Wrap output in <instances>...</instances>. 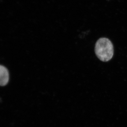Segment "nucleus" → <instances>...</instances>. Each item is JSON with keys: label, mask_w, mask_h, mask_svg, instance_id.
Returning <instances> with one entry per match:
<instances>
[{"label": "nucleus", "mask_w": 127, "mask_h": 127, "mask_svg": "<svg viewBox=\"0 0 127 127\" xmlns=\"http://www.w3.org/2000/svg\"><path fill=\"white\" fill-rule=\"evenodd\" d=\"M95 51L96 56L100 61L103 62L108 61L113 57V45L107 38H100L95 44Z\"/></svg>", "instance_id": "obj_1"}, {"label": "nucleus", "mask_w": 127, "mask_h": 127, "mask_svg": "<svg viewBox=\"0 0 127 127\" xmlns=\"http://www.w3.org/2000/svg\"><path fill=\"white\" fill-rule=\"evenodd\" d=\"M9 81V73L8 70L4 66H0V85L4 86Z\"/></svg>", "instance_id": "obj_2"}]
</instances>
